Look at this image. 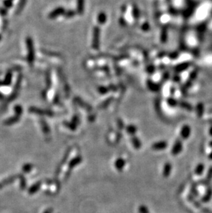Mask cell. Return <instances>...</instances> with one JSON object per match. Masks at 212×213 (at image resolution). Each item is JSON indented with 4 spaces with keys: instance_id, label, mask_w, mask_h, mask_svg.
I'll use <instances>...</instances> for the list:
<instances>
[{
    "instance_id": "1",
    "label": "cell",
    "mask_w": 212,
    "mask_h": 213,
    "mask_svg": "<svg viewBox=\"0 0 212 213\" xmlns=\"http://www.w3.org/2000/svg\"><path fill=\"white\" fill-rule=\"evenodd\" d=\"M198 75V71L197 70H195V71H193L190 73V78H189L188 81L187 82V84H186V88H188L191 86V85L192 84V82L194 81L196 79Z\"/></svg>"
},
{
    "instance_id": "2",
    "label": "cell",
    "mask_w": 212,
    "mask_h": 213,
    "mask_svg": "<svg viewBox=\"0 0 212 213\" xmlns=\"http://www.w3.org/2000/svg\"><path fill=\"white\" fill-rule=\"evenodd\" d=\"M27 46L28 49V56H29V61H32L33 59V46L32 41L31 39H28L27 40Z\"/></svg>"
},
{
    "instance_id": "3",
    "label": "cell",
    "mask_w": 212,
    "mask_h": 213,
    "mask_svg": "<svg viewBox=\"0 0 212 213\" xmlns=\"http://www.w3.org/2000/svg\"><path fill=\"white\" fill-rule=\"evenodd\" d=\"M206 29H207L206 23H203V24H201L200 25L198 26V27L197 28V32H198V34L199 35V37H200V38L203 37Z\"/></svg>"
},
{
    "instance_id": "4",
    "label": "cell",
    "mask_w": 212,
    "mask_h": 213,
    "mask_svg": "<svg viewBox=\"0 0 212 213\" xmlns=\"http://www.w3.org/2000/svg\"><path fill=\"white\" fill-rule=\"evenodd\" d=\"M190 64L188 63V62H185V63L180 64L178 65V66L176 67L175 70H176V71H177V72H182L183 71H185L186 69H187L189 67H190Z\"/></svg>"
},
{
    "instance_id": "5",
    "label": "cell",
    "mask_w": 212,
    "mask_h": 213,
    "mask_svg": "<svg viewBox=\"0 0 212 213\" xmlns=\"http://www.w3.org/2000/svg\"><path fill=\"white\" fill-rule=\"evenodd\" d=\"M99 30L98 29H96L94 31V40H93V46L94 47H97L98 44H99Z\"/></svg>"
},
{
    "instance_id": "6",
    "label": "cell",
    "mask_w": 212,
    "mask_h": 213,
    "mask_svg": "<svg viewBox=\"0 0 212 213\" xmlns=\"http://www.w3.org/2000/svg\"><path fill=\"white\" fill-rule=\"evenodd\" d=\"M63 12V9H56L55 10H54V11L52 12V13L50 14V18H55L56 17H57V15L61 14Z\"/></svg>"
},
{
    "instance_id": "7",
    "label": "cell",
    "mask_w": 212,
    "mask_h": 213,
    "mask_svg": "<svg viewBox=\"0 0 212 213\" xmlns=\"http://www.w3.org/2000/svg\"><path fill=\"white\" fill-rule=\"evenodd\" d=\"M197 112L199 116H201L203 112V104L202 103H199L197 105Z\"/></svg>"
},
{
    "instance_id": "8",
    "label": "cell",
    "mask_w": 212,
    "mask_h": 213,
    "mask_svg": "<svg viewBox=\"0 0 212 213\" xmlns=\"http://www.w3.org/2000/svg\"><path fill=\"white\" fill-rule=\"evenodd\" d=\"M98 19H99V22L100 24H103L105 22L106 20V16L105 14L103 13H101L99 15V18H98Z\"/></svg>"
},
{
    "instance_id": "9",
    "label": "cell",
    "mask_w": 212,
    "mask_h": 213,
    "mask_svg": "<svg viewBox=\"0 0 212 213\" xmlns=\"http://www.w3.org/2000/svg\"><path fill=\"white\" fill-rule=\"evenodd\" d=\"M180 106H181L182 107H183V108L187 109L188 110H192V106H191L190 103H186V102H182L181 103H180Z\"/></svg>"
},
{
    "instance_id": "10",
    "label": "cell",
    "mask_w": 212,
    "mask_h": 213,
    "mask_svg": "<svg viewBox=\"0 0 212 213\" xmlns=\"http://www.w3.org/2000/svg\"><path fill=\"white\" fill-rule=\"evenodd\" d=\"M167 30L166 29H164L163 30V33H162V41H165L167 40Z\"/></svg>"
},
{
    "instance_id": "11",
    "label": "cell",
    "mask_w": 212,
    "mask_h": 213,
    "mask_svg": "<svg viewBox=\"0 0 212 213\" xmlns=\"http://www.w3.org/2000/svg\"><path fill=\"white\" fill-rule=\"evenodd\" d=\"M169 103H170V105L172 106H176V100H173V99H171V100L169 101Z\"/></svg>"
}]
</instances>
